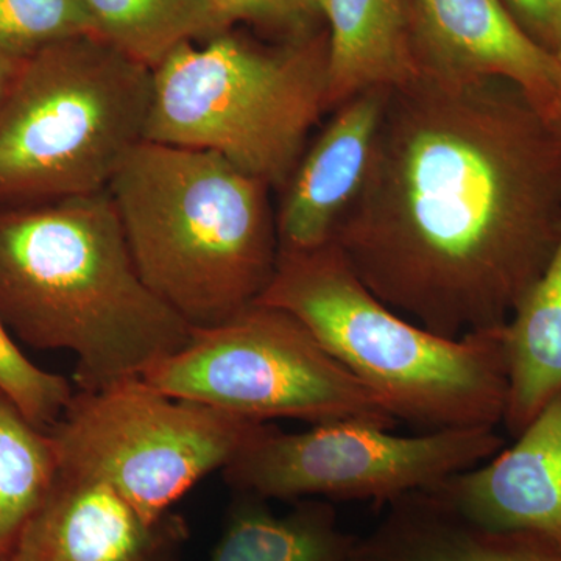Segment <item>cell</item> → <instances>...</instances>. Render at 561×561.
<instances>
[{
	"instance_id": "obj_1",
	"label": "cell",
	"mask_w": 561,
	"mask_h": 561,
	"mask_svg": "<svg viewBox=\"0 0 561 561\" xmlns=\"http://www.w3.org/2000/svg\"><path fill=\"white\" fill-rule=\"evenodd\" d=\"M561 236V122L515 83L390 90L332 243L390 309L442 337L504 328Z\"/></svg>"
},
{
	"instance_id": "obj_2",
	"label": "cell",
	"mask_w": 561,
	"mask_h": 561,
	"mask_svg": "<svg viewBox=\"0 0 561 561\" xmlns=\"http://www.w3.org/2000/svg\"><path fill=\"white\" fill-rule=\"evenodd\" d=\"M0 320L33 348L76 354L90 391L142 376L192 335L140 278L108 191L0 206Z\"/></svg>"
},
{
	"instance_id": "obj_3",
	"label": "cell",
	"mask_w": 561,
	"mask_h": 561,
	"mask_svg": "<svg viewBox=\"0 0 561 561\" xmlns=\"http://www.w3.org/2000/svg\"><path fill=\"white\" fill-rule=\"evenodd\" d=\"M106 191L140 278L192 328L230 319L271 284L272 187L216 151L144 140Z\"/></svg>"
},
{
	"instance_id": "obj_4",
	"label": "cell",
	"mask_w": 561,
	"mask_h": 561,
	"mask_svg": "<svg viewBox=\"0 0 561 561\" xmlns=\"http://www.w3.org/2000/svg\"><path fill=\"white\" fill-rule=\"evenodd\" d=\"M256 302L297 317L397 421L421 432L504 423L505 327L460 339L434 334L379 300L332 242L279 253Z\"/></svg>"
},
{
	"instance_id": "obj_5",
	"label": "cell",
	"mask_w": 561,
	"mask_h": 561,
	"mask_svg": "<svg viewBox=\"0 0 561 561\" xmlns=\"http://www.w3.org/2000/svg\"><path fill=\"white\" fill-rule=\"evenodd\" d=\"M153 70L99 35L25 58L0 98V206L108 190L146 140Z\"/></svg>"
},
{
	"instance_id": "obj_6",
	"label": "cell",
	"mask_w": 561,
	"mask_h": 561,
	"mask_svg": "<svg viewBox=\"0 0 561 561\" xmlns=\"http://www.w3.org/2000/svg\"><path fill=\"white\" fill-rule=\"evenodd\" d=\"M151 70L146 140L216 151L272 191L328 111V36L264 49L227 31L180 44Z\"/></svg>"
},
{
	"instance_id": "obj_7",
	"label": "cell",
	"mask_w": 561,
	"mask_h": 561,
	"mask_svg": "<svg viewBox=\"0 0 561 561\" xmlns=\"http://www.w3.org/2000/svg\"><path fill=\"white\" fill-rule=\"evenodd\" d=\"M154 389L243 420L289 419L393 430L398 423L297 317L253 302L192 328L186 346L140 376Z\"/></svg>"
},
{
	"instance_id": "obj_8",
	"label": "cell",
	"mask_w": 561,
	"mask_h": 561,
	"mask_svg": "<svg viewBox=\"0 0 561 561\" xmlns=\"http://www.w3.org/2000/svg\"><path fill=\"white\" fill-rule=\"evenodd\" d=\"M267 423L172 397L140 376L73 393L49 431L62 474L106 483L147 523L214 471H224Z\"/></svg>"
},
{
	"instance_id": "obj_9",
	"label": "cell",
	"mask_w": 561,
	"mask_h": 561,
	"mask_svg": "<svg viewBox=\"0 0 561 561\" xmlns=\"http://www.w3.org/2000/svg\"><path fill=\"white\" fill-rule=\"evenodd\" d=\"M504 448L496 427L391 434L371 424H265L225 468L239 494L261 500L397 502L440 485Z\"/></svg>"
},
{
	"instance_id": "obj_10",
	"label": "cell",
	"mask_w": 561,
	"mask_h": 561,
	"mask_svg": "<svg viewBox=\"0 0 561 561\" xmlns=\"http://www.w3.org/2000/svg\"><path fill=\"white\" fill-rule=\"evenodd\" d=\"M421 76L443 81L515 83L561 122V69L502 0H413Z\"/></svg>"
},
{
	"instance_id": "obj_11",
	"label": "cell",
	"mask_w": 561,
	"mask_h": 561,
	"mask_svg": "<svg viewBox=\"0 0 561 561\" xmlns=\"http://www.w3.org/2000/svg\"><path fill=\"white\" fill-rule=\"evenodd\" d=\"M465 522L561 542V393L511 448L431 489Z\"/></svg>"
},
{
	"instance_id": "obj_12",
	"label": "cell",
	"mask_w": 561,
	"mask_h": 561,
	"mask_svg": "<svg viewBox=\"0 0 561 561\" xmlns=\"http://www.w3.org/2000/svg\"><path fill=\"white\" fill-rule=\"evenodd\" d=\"M389 92L375 88L337 106L305 150L280 191L279 253H302L332 242L367 179Z\"/></svg>"
},
{
	"instance_id": "obj_13",
	"label": "cell",
	"mask_w": 561,
	"mask_h": 561,
	"mask_svg": "<svg viewBox=\"0 0 561 561\" xmlns=\"http://www.w3.org/2000/svg\"><path fill=\"white\" fill-rule=\"evenodd\" d=\"M183 527L171 513L147 523L106 483L60 471L21 531L11 560L171 561Z\"/></svg>"
},
{
	"instance_id": "obj_14",
	"label": "cell",
	"mask_w": 561,
	"mask_h": 561,
	"mask_svg": "<svg viewBox=\"0 0 561 561\" xmlns=\"http://www.w3.org/2000/svg\"><path fill=\"white\" fill-rule=\"evenodd\" d=\"M328 22V111L375 88L419 80L413 0H320Z\"/></svg>"
},
{
	"instance_id": "obj_15",
	"label": "cell",
	"mask_w": 561,
	"mask_h": 561,
	"mask_svg": "<svg viewBox=\"0 0 561 561\" xmlns=\"http://www.w3.org/2000/svg\"><path fill=\"white\" fill-rule=\"evenodd\" d=\"M356 561H561V542L540 535L491 531L465 522L431 490L397 502Z\"/></svg>"
},
{
	"instance_id": "obj_16",
	"label": "cell",
	"mask_w": 561,
	"mask_h": 561,
	"mask_svg": "<svg viewBox=\"0 0 561 561\" xmlns=\"http://www.w3.org/2000/svg\"><path fill=\"white\" fill-rule=\"evenodd\" d=\"M508 397L504 423L522 434L561 393V236L537 283L505 324Z\"/></svg>"
},
{
	"instance_id": "obj_17",
	"label": "cell",
	"mask_w": 561,
	"mask_h": 561,
	"mask_svg": "<svg viewBox=\"0 0 561 561\" xmlns=\"http://www.w3.org/2000/svg\"><path fill=\"white\" fill-rule=\"evenodd\" d=\"M356 549L328 501L301 500L279 516L241 494L206 561H356Z\"/></svg>"
},
{
	"instance_id": "obj_18",
	"label": "cell",
	"mask_w": 561,
	"mask_h": 561,
	"mask_svg": "<svg viewBox=\"0 0 561 561\" xmlns=\"http://www.w3.org/2000/svg\"><path fill=\"white\" fill-rule=\"evenodd\" d=\"M58 476L60 463L50 435L33 426L0 393V553L13 551Z\"/></svg>"
},
{
	"instance_id": "obj_19",
	"label": "cell",
	"mask_w": 561,
	"mask_h": 561,
	"mask_svg": "<svg viewBox=\"0 0 561 561\" xmlns=\"http://www.w3.org/2000/svg\"><path fill=\"white\" fill-rule=\"evenodd\" d=\"M99 35L153 69L180 44L217 35L208 0H83Z\"/></svg>"
},
{
	"instance_id": "obj_20",
	"label": "cell",
	"mask_w": 561,
	"mask_h": 561,
	"mask_svg": "<svg viewBox=\"0 0 561 561\" xmlns=\"http://www.w3.org/2000/svg\"><path fill=\"white\" fill-rule=\"evenodd\" d=\"M83 35H99L83 0H0V49L14 57Z\"/></svg>"
},
{
	"instance_id": "obj_21",
	"label": "cell",
	"mask_w": 561,
	"mask_h": 561,
	"mask_svg": "<svg viewBox=\"0 0 561 561\" xmlns=\"http://www.w3.org/2000/svg\"><path fill=\"white\" fill-rule=\"evenodd\" d=\"M0 393L41 431L51 430L73 393L68 379L33 364L0 320Z\"/></svg>"
},
{
	"instance_id": "obj_22",
	"label": "cell",
	"mask_w": 561,
	"mask_h": 561,
	"mask_svg": "<svg viewBox=\"0 0 561 561\" xmlns=\"http://www.w3.org/2000/svg\"><path fill=\"white\" fill-rule=\"evenodd\" d=\"M216 33L230 31L238 22L311 35L312 22L321 16L320 0H208Z\"/></svg>"
},
{
	"instance_id": "obj_23",
	"label": "cell",
	"mask_w": 561,
	"mask_h": 561,
	"mask_svg": "<svg viewBox=\"0 0 561 561\" xmlns=\"http://www.w3.org/2000/svg\"><path fill=\"white\" fill-rule=\"evenodd\" d=\"M516 22L546 49L561 44V0H502Z\"/></svg>"
},
{
	"instance_id": "obj_24",
	"label": "cell",
	"mask_w": 561,
	"mask_h": 561,
	"mask_svg": "<svg viewBox=\"0 0 561 561\" xmlns=\"http://www.w3.org/2000/svg\"><path fill=\"white\" fill-rule=\"evenodd\" d=\"M25 58H18L9 51L0 49V98L3 92L10 87L11 81L16 77L18 70H20L22 61Z\"/></svg>"
},
{
	"instance_id": "obj_25",
	"label": "cell",
	"mask_w": 561,
	"mask_h": 561,
	"mask_svg": "<svg viewBox=\"0 0 561 561\" xmlns=\"http://www.w3.org/2000/svg\"><path fill=\"white\" fill-rule=\"evenodd\" d=\"M553 55H556L557 61H559V66H560V69H561V44L559 46V49L553 51Z\"/></svg>"
}]
</instances>
